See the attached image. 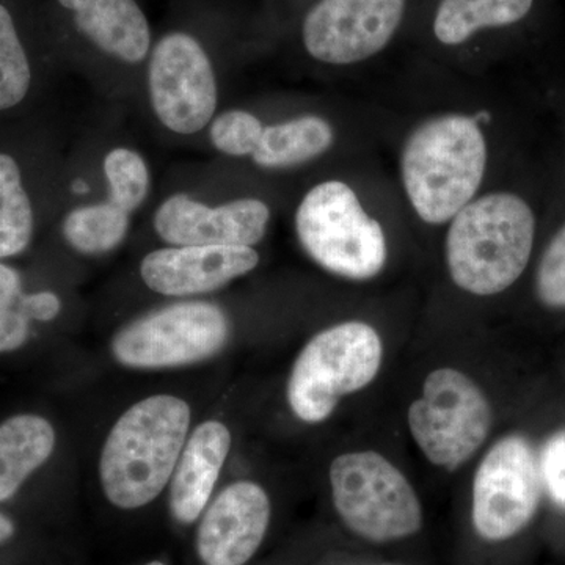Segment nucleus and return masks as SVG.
Segmentation results:
<instances>
[{
  "instance_id": "obj_10",
  "label": "nucleus",
  "mask_w": 565,
  "mask_h": 565,
  "mask_svg": "<svg viewBox=\"0 0 565 565\" xmlns=\"http://www.w3.org/2000/svg\"><path fill=\"white\" fill-rule=\"evenodd\" d=\"M411 0H316L305 14V51L326 65L345 66L384 52L403 29Z\"/></svg>"
},
{
  "instance_id": "obj_29",
  "label": "nucleus",
  "mask_w": 565,
  "mask_h": 565,
  "mask_svg": "<svg viewBox=\"0 0 565 565\" xmlns=\"http://www.w3.org/2000/svg\"><path fill=\"white\" fill-rule=\"evenodd\" d=\"M22 294L20 273L9 264L0 262V310L18 305Z\"/></svg>"
},
{
  "instance_id": "obj_16",
  "label": "nucleus",
  "mask_w": 565,
  "mask_h": 565,
  "mask_svg": "<svg viewBox=\"0 0 565 565\" xmlns=\"http://www.w3.org/2000/svg\"><path fill=\"white\" fill-rule=\"evenodd\" d=\"M74 14L82 35L122 62L139 63L150 51L151 32L136 0H58Z\"/></svg>"
},
{
  "instance_id": "obj_14",
  "label": "nucleus",
  "mask_w": 565,
  "mask_h": 565,
  "mask_svg": "<svg viewBox=\"0 0 565 565\" xmlns=\"http://www.w3.org/2000/svg\"><path fill=\"white\" fill-rule=\"evenodd\" d=\"M258 252L241 245H185L148 253L141 280L151 291L169 297L211 292L252 273Z\"/></svg>"
},
{
  "instance_id": "obj_31",
  "label": "nucleus",
  "mask_w": 565,
  "mask_h": 565,
  "mask_svg": "<svg viewBox=\"0 0 565 565\" xmlns=\"http://www.w3.org/2000/svg\"><path fill=\"white\" fill-rule=\"evenodd\" d=\"M145 565H166L163 563H159V561H152V563L150 564H145Z\"/></svg>"
},
{
  "instance_id": "obj_9",
  "label": "nucleus",
  "mask_w": 565,
  "mask_h": 565,
  "mask_svg": "<svg viewBox=\"0 0 565 565\" xmlns=\"http://www.w3.org/2000/svg\"><path fill=\"white\" fill-rule=\"evenodd\" d=\"M542 489L539 457L530 441L520 435L501 438L476 470V533L492 542L514 537L533 520Z\"/></svg>"
},
{
  "instance_id": "obj_18",
  "label": "nucleus",
  "mask_w": 565,
  "mask_h": 565,
  "mask_svg": "<svg viewBox=\"0 0 565 565\" xmlns=\"http://www.w3.org/2000/svg\"><path fill=\"white\" fill-rule=\"evenodd\" d=\"M55 444L54 426L43 416L20 414L0 423V503L11 500L51 459Z\"/></svg>"
},
{
  "instance_id": "obj_23",
  "label": "nucleus",
  "mask_w": 565,
  "mask_h": 565,
  "mask_svg": "<svg viewBox=\"0 0 565 565\" xmlns=\"http://www.w3.org/2000/svg\"><path fill=\"white\" fill-rule=\"evenodd\" d=\"M104 173L109 181V202L126 214L137 210L147 199L150 172L136 151L128 148L111 150L104 159Z\"/></svg>"
},
{
  "instance_id": "obj_6",
  "label": "nucleus",
  "mask_w": 565,
  "mask_h": 565,
  "mask_svg": "<svg viewBox=\"0 0 565 565\" xmlns=\"http://www.w3.org/2000/svg\"><path fill=\"white\" fill-rule=\"evenodd\" d=\"M329 476L334 509L352 533L371 542H392L422 530L418 494L379 452L338 456L330 465Z\"/></svg>"
},
{
  "instance_id": "obj_8",
  "label": "nucleus",
  "mask_w": 565,
  "mask_h": 565,
  "mask_svg": "<svg viewBox=\"0 0 565 565\" xmlns=\"http://www.w3.org/2000/svg\"><path fill=\"white\" fill-rule=\"evenodd\" d=\"M228 316L217 305L181 302L122 327L111 353L122 366L163 370L204 362L222 351L230 338Z\"/></svg>"
},
{
  "instance_id": "obj_30",
  "label": "nucleus",
  "mask_w": 565,
  "mask_h": 565,
  "mask_svg": "<svg viewBox=\"0 0 565 565\" xmlns=\"http://www.w3.org/2000/svg\"><path fill=\"white\" fill-rule=\"evenodd\" d=\"M14 534V525L13 522L9 519V516L3 515L0 512V545L6 544L7 541H10Z\"/></svg>"
},
{
  "instance_id": "obj_20",
  "label": "nucleus",
  "mask_w": 565,
  "mask_h": 565,
  "mask_svg": "<svg viewBox=\"0 0 565 565\" xmlns=\"http://www.w3.org/2000/svg\"><path fill=\"white\" fill-rule=\"evenodd\" d=\"M33 207L20 166L6 152H0V262L21 255L33 237Z\"/></svg>"
},
{
  "instance_id": "obj_3",
  "label": "nucleus",
  "mask_w": 565,
  "mask_h": 565,
  "mask_svg": "<svg viewBox=\"0 0 565 565\" xmlns=\"http://www.w3.org/2000/svg\"><path fill=\"white\" fill-rule=\"evenodd\" d=\"M487 145L468 115L422 122L405 140L401 173L405 193L423 222L441 225L473 200L484 178Z\"/></svg>"
},
{
  "instance_id": "obj_13",
  "label": "nucleus",
  "mask_w": 565,
  "mask_h": 565,
  "mask_svg": "<svg viewBox=\"0 0 565 565\" xmlns=\"http://www.w3.org/2000/svg\"><path fill=\"white\" fill-rule=\"evenodd\" d=\"M270 500L262 486L234 482L206 509L196 552L206 565H244L258 552L270 523Z\"/></svg>"
},
{
  "instance_id": "obj_28",
  "label": "nucleus",
  "mask_w": 565,
  "mask_h": 565,
  "mask_svg": "<svg viewBox=\"0 0 565 565\" xmlns=\"http://www.w3.org/2000/svg\"><path fill=\"white\" fill-rule=\"evenodd\" d=\"M18 305L31 321L39 322L54 321L62 310L61 299L52 291L22 294Z\"/></svg>"
},
{
  "instance_id": "obj_25",
  "label": "nucleus",
  "mask_w": 565,
  "mask_h": 565,
  "mask_svg": "<svg viewBox=\"0 0 565 565\" xmlns=\"http://www.w3.org/2000/svg\"><path fill=\"white\" fill-rule=\"evenodd\" d=\"M537 292L548 307L565 308V225L546 247L539 266Z\"/></svg>"
},
{
  "instance_id": "obj_27",
  "label": "nucleus",
  "mask_w": 565,
  "mask_h": 565,
  "mask_svg": "<svg viewBox=\"0 0 565 565\" xmlns=\"http://www.w3.org/2000/svg\"><path fill=\"white\" fill-rule=\"evenodd\" d=\"M31 338V319L20 305L0 310V353L18 351Z\"/></svg>"
},
{
  "instance_id": "obj_1",
  "label": "nucleus",
  "mask_w": 565,
  "mask_h": 565,
  "mask_svg": "<svg viewBox=\"0 0 565 565\" xmlns=\"http://www.w3.org/2000/svg\"><path fill=\"white\" fill-rule=\"evenodd\" d=\"M191 407L158 394L134 404L107 435L99 459L104 493L120 509H139L170 484L188 441Z\"/></svg>"
},
{
  "instance_id": "obj_2",
  "label": "nucleus",
  "mask_w": 565,
  "mask_h": 565,
  "mask_svg": "<svg viewBox=\"0 0 565 565\" xmlns=\"http://www.w3.org/2000/svg\"><path fill=\"white\" fill-rule=\"evenodd\" d=\"M535 221L525 200L497 192L462 207L446 236L452 281L473 296H494L525 273L534 245Z\"/></svg>"
},
{
  "instance_id": "obj_17",
  "label": "nucleus",
  "mask_w": 565,
  "mask_h": 565,
  "mask_svg": "<svg viewBox=\"0 0 565 565\" xmlns=\"http://www.w3.org/2000/svg\"><path fill=\"white\" fill-rule=\"evenodd\" d=\"M535 0H435L433 39L444 47L473 43L482 33L503 31L530 17Z\"/></svg>"
},
{
  "instance_id": "obj_22",
  "label": "nucleus",
  "mask_w": 565,
  "mask_h": 565,
  "mask_svg": "<svg viewBox=\"0 0 565 565\" xmlns=\"http://www.w3.org/2000/svg\"><path fill=\"white\" fill-rule=\"evenodd\" d=\"M32 84V68L10 11L0 3V111L24 102Z\"/></svg>"
},
{
  "instance_id": "obj_21",
  "label": "nucleus",
  "mask_w": 565,
  "mask_h": 565,
  "mask_svg": "<svg viewBox=\"0 0 565 565\" xmlns=\"http://www.w3.org/2000/svg\"><path fill=\"white\" fill-rule=\"evenodd\" d=\"M128 228V214L110 202L76 207L62 225L66 243L85 255L114 250L125 239Z\"/></svg>"
},
{
  "instance_id": "obj_19",
  "label": "nucleus",
  "mask_w": 565,
  "mask_h": 565,
  "mask_svg": "<svg viewBox=\"0 0 565 565\" xmlns=\"http://www.w3.org/2000/svg\"><path fill=\"white\" fill-rule=\"evenodd\" d=\"M333 143L332 126L316 115L264 126L253 161L264 169H286L311 161Z\"/></svg>"
},
{
  "instance_id": "obj_26",
  "label": "nucleus",
  "mask_w": 565,
  "mask_h": 565,
  "mask_svg": "<svg viewBox=\"0 0 565 565\" xmlns=\"http://www.w3.org/2000/svg\"><path fill=\"white\" fill-rule=\"evenodd\" d=\"M539 467L546 493L565 509V430L548 438L539 456Z\"/></svg>"
},
{
  "instance_id": "obj_15",
  "label": "nucleus",
  "mask_w": 565,
  "mask_h": 565,
  "mask_svg": "<svg viewBox=\"0 0 565 565\" xmlns=\"http://www.w3.org/2000/svg\"><path fill=\"white\" fill-rule=\"evenodd\" d=\"M230 449L232 433L221 422H204L188 438L170 479V511L178 522L192 523L203 514Z\"/></svg>"
},
{
  "instance_id": "obj_12",
  "label": "nucleus",
  "mask_w": 565,
  "mask_h": 565,
  "mask_svg": "<svg viewBox=\"0 0 565 565\" xmlns=\"http://www.w3.org/2000/svg\"><path fill=\"white\" fill-rule=\"evenodd\" d=\"M270 211L256 199L234 200L217 207L195 202L188 195H173L154 215L156 233L173 247L185 245H241L262 243Z\"/></svg>"
},
{
  "instance_id": "obj_4",
  "label": "nucleus",
  "mask_w": 565,
  "mask_h": 565,
  "mask_svg": "<svg viewBox=\"0 0 565 565\" xmlns=\"http://www.w3.org/2000/svg\"><path fill=\"white\" fill-rule=\"evenodd\" d=\"M384 359L381 337L366 322L349 321L322 330L294 362L286 396L303 423L326 422L340 399L366 388Z\"/></svg>"
},
{
  "instance_id": "obj_24",
  "label": "nucleus",
  "mask_w": 565,
  "mask_h": 565,
  "mask_svg": "<svg viewBox=\"0 0 565 565\" xmlns=\"http://www.w3.org/2000/svg\"><path fill=\"white\" fill-rule=\"evenodd\" d=\"M263 122L245 110H230L211 125V141L218 151L228 156H248L258 147Z\"/></svg>"
},
{
  "instance_id": "obj_11",
  "label": "nucleus",
  "mask_w": 565,
  "mask_h": 565,
  "mask_svg": "<svg viewBox=\"0 0 565 565\" xmlns=\"http://www.w3.org/2000/svg\"><path fill=\"white\" fill-rule=\"evenodd\" d=\"M148 85L152 109L170 131L189 136L210 125L217 84L206 51L193 36L174 32L156 44Z\"/></svg>"
},
{
  "instance_id": "obj_5",
  "label": "nucleus",
  "mask_w": 565,
  "mask_h": 565,
  "mask_svg": "<svg viewBox=\"0 0 565 565\" xmlns=\"http://www.w3.org/2000/svg\"><path fill=\"white\" fill-rule=\"evenodd\" d=\"M296 232L313 262L348 280L377 277L388 258L381 223L366 214L345 182L326 181L311 189L297 207Z\"/></svg>"
},
{
  "instance_id": "obj_7",
  "label": "nucleus",
  "mask_w": 565,
  "mask_h": 565,
  "mask_svg": "<svg viewBox=\"0 0 565 565\" xmlns=\"http://www.w3.org/2000/svg\"><path fill=\"white\" fill-rule=\"evenodd\" d=\"M492 407L470 375L440 367L427 375L422 397L408 408V429L435 467L455 471L484 445Z\"/></svg>"
}]
</instances>
